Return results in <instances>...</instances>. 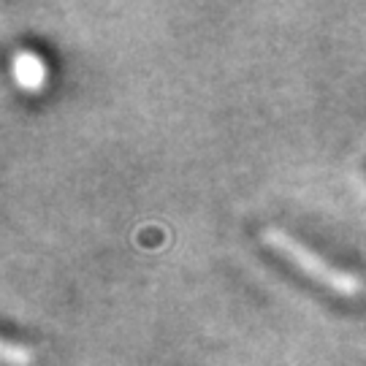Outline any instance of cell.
<instances>
[{
    "mask_svg": "<svg viewBox=\"0 0 366 366\" xmlns=\"http://www.w3.org/2000/svg\"><path fill=\"white\" fill-rule=\"evenodd\" d=\"M261 239L266 247L280 252L282 258H288L299 272L312 277L315 282L326 285L328 290H334L340 296H347V299H353V296H358L364 290V282L358 277L350 274V272H342L337 266H331L323 255H317L315 249H310L296 236H290L288 231H282V228H266Z\"/></svg>",
    "mask_w": 366,
    "mask_h": 366,
    "instance_id": "6da1fadb",
    "label": "cell"
},
{
    "mask_svg": "<svg viewBox=\"0 0 366 366\" xmlns=\"http://www.w3.org/2000/svg\"><path fill=\"white\" fill-rule=\"evenodd\" d=\"M11 76L25 92H39L46 84V63L33 49H16L11 57Z\"/></svg>",
    "mask_w": 366,
    "mask_h": 366,
    "instance_id": "7a4b0ae2",
    "label": "cell"
},
{
    "mask_svg": "<svg viewBox=\"0 0 366 366\" xmlns=\"http://www.w3.org/2000/svg\"><path fill=\"white\" fill-rule=\"evenodd\" d=\"M0 355H3V361L9 366H27L33 361V353L27 350L25 345H16L11 340L0 342Z\"/></svg>",
    "mask_w": 366,
    "mask_h": 366,
    "instance_id": "3957f363",
    "label": "cell"
}]
</instances>
